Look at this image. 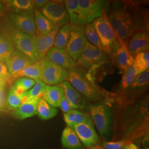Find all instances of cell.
<instances>
[{
  "label": "cell",
  "instance_id": "e575fe53",
  "mask_svg": "<svg viewBox=\"0 0 149 149\" xmlns=\"http://www.w3.org/2000/svg\"><path fill=\"white\" fill-rule=\"evenodd\" d=\"M36 82V81L32 79L23 77L16 80L13 86L18 92L22 94L31 89Z\"/></svg>",
  "mask_w": 149,
  "mask_h": 149
},
{
  "label": "cell",
  "instance_id": "f546056e",
  "mask_svg": "<svg viewBox=\"0 0 149 149\" xmlns=\"http://www.w3.org/2000/svg\"><path fill=\"white\" fill-rule=\"evenodd\" d=\"M72 26L70 23L60 27L56 36L53 47L58 49H64L69 38Z\"/></svg>",
  "mask_w": 149,
  "mask_h": 149
},
{
  "label": "cell",
  "instance_id": "ab89813d",
  "mask_svg": "<svg viewBox=\"0 0 149 149\" xmlns=\"http://www.w3.org/2000/svg\"><path fill=\"white\" fill-rule=\"evenodd\" d=\"M7 102L6 99L5 87L0 88V111H3L5 109Z\"/></svg>",
  "mask_w": 149,
  "mask_h": 149
},
{
  "label": "cell",
  "instance_id": "4dcf8cb0",
  "mask_svg": "<svg viewBox=\"0 0 149 149\" xmlns=\"http://www.w3.org/2000/svg\"><path fill=\"white\" fill-rule=\"evenodd\" d=\"M15 50L11 39L0 33V58L5 61L11 56Z\"/></svg>",
  "mask_w": 149,
  "mask_h": 149
},
{
  "label": "cell",
  "instance_id": "d4e9b609",
  "mask_svg": "<svg viewBox=\"0 0 149 149\" xmlns=\"http://www.w3.org/2000/svg\"><path fill=\"white\" fill-rule=\"evenodd\" d=\"M61 141L65 149H80L82 148V144L74 130L68 125L63 132Z\"/></svg>",
  "mask_w": 149,
  "mask_h": 149
},
{
  "label": "cell",
  "instance_id": "8fae6325",
  "mask_svg": "<svg viewBox=\"0 0 149 149\" xmlns=\"http://www.w3.org/2000/svg\"><path fill=\"white\" fill-rule=\"evenodd\" d=\"M34 14L11 13L7 16V18L14 28L30 36L36 37V27Z\"/></svg>",
  "mask_w": 149,
  "mask_h": 149
},
{
  "label": "cell",
  "instance_id": "836d02e7",
  "mask_svg": "<svg viewBox=\"0 0 149 149\" xmlns=\"http://www.w3.org/2000/svg\"><path fill=\"white\" fill-rule=\"evenodd\" d=\"M136 76L135 70L133 64L123 72L122 78L121 80V88L123 90H125L128 89L133 83Z\"/></svg>",
  "mask_w": 149,
  "mask_h": 149
},
{
  "label": "cell",
  "instance_id": "cb8c5ba5",
  "mask_svg": "<svg viewBox=\"0 0 149 149\" xmlns=\"http://www.w3.org/2000/svg\"><path fill=\"white\" fill-rule=\"evenodd\" d=\"M64 119L68 126L83 123L93 125L88 114L76 109H72L67 113H64Z\"/></svg>",
  "mask_w": 149,
  "mask_h": 149
},
{
  "label": "cell",
  "instance_id": "7a4b0ae2",
  "mask_svg": "<svg viewBox=\"0 0 149 149\" xmlns=\"http://www.w3.org/2000/svg\"><path fill=\"white\" fill-rule=\"evenodd\" d=\"M67 81L87 101L100 103L106 101L108 93L95 83L78 66L67 70Z\"/></svg>",
  "mask_w": 149,
  "mask_h": 149
},
{
  "label": "cell",
  "instance_id": "7c38bea8",
  "mask_svg": "<svg viewBox=\"0 0 149 149\" xmlns=\"http://www.w3.org/2000/svg\"><path fill=\"white\" fill-rule=\"evenodd\" d=\"M69 127L74 130L81 144L86 148H91L100 143V138L94 125L83 123Z\"/></svg>",
  "mask_w": 149,
  "mask_h": 149
},
{
  "label": "cell",
  "instance_id": "8992f818",
  "mask_svg": "<svg viewBox=\"0 0 149 149\" xmlns=\"http://www.w3.org/2000/svg\"><path fill=\"white\" fill-rule=\"evenodd\" d=\"M40 81L46 85H59L67 81V70L55 64L46 57L41 60Z\"/></svg>",
  "mask_w": 149,
  "mask_h": 149
},
{
  "label": "cell",
  "instance_id": "7bdbcfd3",
  "mask_svg": "<svg viewBox=\"0 0 149 149\" xmlns=\"http://www.w3.org/2000/svg\"><path fill=\"white\" fill-rule=\"evenodd\" d=\"M5 10V6L3 5L2 1H0V16L3 13Z\"/></svg>",
  "mask_w": 149,
  "mask_h": 149
},
{
  "label": "cell",
  "instance_id": "6da1fadb",
  "mask_svg": "<svg viewBox=\"0 0 149 149\" xmlns=\"http://www.w3.org/2000/svg\"><path fill=\"white\" fill-rule=\"evenodd\" d=\"M107 17L117 36L125 42L134 33L142 30L131 2H116Z\"/></svg>",
  "mask_w": 149,
  "mask_h": 149
},
{
  "label": "cell",
  "instance_id": "f35d334b",
  "mask_svg": "<svg viewBox=\"0 0 149 149\" xmlns=\"http://www.w3.org/2000/svg\"><path fill=\"white\" fill-rule=\"evenodd\" d=\"M0 77L5 80L6 82L11 80L12 77L9 74L7 66L6 65L5 61L0 58Z\"/></svg>",
  "mask_w": 149,
  "mask_h": 149
},
{
  "label": "cell",
  "instance_id": "ee69618b",
  "mask_svg": "<svg viewBox=\"0 0 149 149\" xmlns=\"http://www.w3.org/2000/svg\"><path fill=\"white\" fill-rule=\"evenodd\" d=\"M6 81L0 77V88L4 87L5 86Z\"/></svg>",
  "mask_w": 149,
  "mask_h": 149
},
{
  "label": "cell",
  "instance_id": "4fadbf2b",
  "mask_svg": "<svg viewBox=\"0 0 149 149\" xmlns=\"http://www.w3.org/2000/svg\"><path fill=\"white\" fill-rule=\"evenodd\" d=\"M128 40V43H126L127 46L129 53L132 56L149 50V37L147 31H137Z\"/></svg>",
  "mask_w": 149,
  "mask_h": 149
},
{
  "label": "cell",
  "instance_id": "484cf974",
  "mask_svg": "<svg viewBox=\"0 0 149 149\" xmlns=\"http://www.w3.org/2000/svg\"><path fill=\"white\" fill-rule=\"evenodd\" d=\"M41 66L42 60H40L25 68L21 71L15 75L13 77L15 79H19L21 77H26L32 79L36 81L40 80Z\"/></svg>",
  "mask_w": 149,
  "mask_h": 149
},
{
  "label": "cell",
  "instance_id": "83f0119b",
  "mask_svg": "<svg viewBox=\"0 0 149 149\" xmlns=\"http://www.w3.org/2000/svg\"><path fill=\"white\" fill-rule=\"evenodd\" d=\"M58 112L56 108L51 106L43 98L38 103L37 114L41 119L46 120L55 117Z\"/></svg>",
  "mask_w": 149,
  "mask_h": 149
},
{
  "label": "cell",
  "instance_id": "ffe728a7",
  "mask_svg": "<svg viewBox=\"0 0 149 149\" xmlns=\"http://www.w3.org/2000/svg\"><path fill=\"white\" fill-rule=\"evenodd\" d=\"M34 17L36 27V36L47 35L52 32L56 27L52 22L43 16L39 10H36Z\"/></svg>",
  "mask_w": 149,
  "mask_h": 149
},
{
  "label": "cell",
  "instance_id": "d6a6232c",
  "mask_svg": "<svg viewBox=\"0 0 149 149\" xmlns=\"http://www.w3.org/2000/svg\"><path fill=\"white\" fill-rule=\"evenodd\" d=\"M85 33L86 38L88 42L91 43L97 48L104 51L97 33L92 23L85 26Z\"/></svg>",
  "mask_w": 149,
  "mask_h": 149
},
{
  "label": "cell",
  "instance_id": "e0dca14e",
  "mask_svg": "<svg viewBox=\"0 0 149 149\" xmlns=\"http://www.w3.org/2000/svg\"><path fill=\"white\" fill-rule=\"evenodd\" d=\"M45 57L52 62L61 66L66 70L76 66V63L64 49H58L53 47L48 51Z\"/></svg>",
  "mask_w": 149,
  "mask_h": 149
},
{
  "label": "cell",
  "instance_id": "52a82bcc",
  "mask_svg": "<svg viewBox=\"0 0 149 149\" xmlns=\"http://www.w3.org/2000/svg\"><path fill=\"white\" fill-rule=\"evenodd\" d=\"M15 49L26 55L33 61H38L36 50V37H32L12 28L10 38Z\"/></svg>",
  "mask_w": 149,
  "mask_h": 149
},
{
  "label": "cell",
  "instance_id": "74e56055",
  "mask_svg": "<svg viewBox=\"0 0 149 149\" xmlns=\"http://www.w3.org/2000/svg\"><path fill=\"white\" fill-rule=\"evenodd\" d=\"M59 108L64 112V113H67L71 110L74 109L73 108L70 104L69 102L67 100L63 92L61 96L59 103Z\"/></svg>",
  "mask_w": 149,
  "mask_h": 149
},
{
  "label": "cell",
  "instance_id": "3957f363",
  "mask_svg": "<svg viewBox=\"0 0 149 149\" xmlns=\"http://www.w3.org/2000/svg\"><path fill=\"white\" fill-rule=\"evenodd\" d=\"M92 23L97 33L104 51L109 56L113 58L120 43L108 19L106 10H103L102 16Z\"/></svg>",
  "mask_w": 149,
  "mask_h": 149
},
{
  "label": "cell",
  "instance_id": "f1b7e54d",
  "mask_svg": "<svg viewBox=\"0 0 149 149\" xmlns=\"http://www.w3.org/2000/svg\"><path fill=\"white\" fill-rule=\"evenodd\" d=\"M133 66L136 76L149 70V50L135 55L134 56Z\"/></svg>",
  "mask_w": 149,
  "mask_h": 149
},
{
  "label": "cell",
  "instance_id": "b9f144b4",
  "mask_svg": "<svg viewBox=\"0 0 149 149\" xmlns=\"http://www.w3.org/2000/svg\"><path fill=\"white\" fill-rule=\"evenodd\" d=\"M124 149H139L138 146L136 145L135 144H128V145Z\"/></svg>",
  "mask_w": 149,
  "mask_h": 149
},
{
  "label": "cell",
  "instance_id": "d6986e66",
  "mask_svg": "<svg viewBox=\"0 0 149 149\" xmlns=\"http://www.w3.org/2000/svg\"><path fill=\"white\" fill-rule=\"evenodd\" d=\"M120 45L114 54L113 58L118 69L123 72L129 66L133 64L134 56L129 53L127 44L117 37Z\"/></svg>",
  "mask_w": 149,
  "mask_h": 149
},
{
  "label": "cell",
  "instance_id": "60d3db41",
  "mask_svg": "<svg viewBox=\"0 0 149 149\" xmlns=\"http://www.w3.org/2000/svg\"><path fill=\"white\" fill-rule=\"evenodd\" d=\"M49 0H34V5L36 6V8L37 10L42 9L45 6L47 5V3L49 2Z\"/></svg>",
  "mask_w": 149,
  "mask_h": 149
},
{
  "label": "cell",
  "instance_id": "9a60e30c",
  "mask_svg": "<svg viewBox=\"0 0 149 149\" xmlns=\"http://www.w3.org/2000/svg\"><path fill=\"white\" fill-rule=\"evenodd\" d=\"M5 61L8 71L12 77L25 68L35 63L17 50H15L11 56Z\"/></svg>",
  "mask_w": 149,
  "mask_h": 149
},
{
  "label": "cell",
  "instance_id": "ba28073f",
  "mask_svg": "<svg viewBox=\"0 0 149 149\" xmlns=\"http://www.w3.org/2000/svg\"><path fill=\"white\" fill-rule=\"evenodd\" d=\"M87 43L85 26H72L69 40L64 50L76 63L85 49Z\"/></svg>",
  "mask_w": 149,
  "mask_h": 149
},
{
  "label": "cell",
  "instance_id": "d590c367",
  "mask_svg": "<svg viewBox=\"0 0 149 149\" xmlns=\"http://www.w3.org/2000/svg\"><path fill=\"white\" fill-rule=\"evenodd\" d=\"M149 70L138 74L133 81L132 85L128 88L129 89H134L139 87H143L149 85Z\"/></svg>",
  "mask_w": 149,
  "mask_h": 149
},
{
  "label": "cell",
  "instance_id": "9c48e42d",
  "mask_svg": "<svg viewBox=\"0 0 149 149\" xmlns=\"http://www.w3.org/2000/svg\"><path fill=\"white\" fill-rule=\"evenodd\" d=\"M107 3L102 0H79L82 24L86 26L101 17Z\"/></svg>",
  "mask_w": 149,
  "mask_h": 149
},
{
  "label": "cell",
  "instance_id": "5b68a950",
  "mask_svg": "<svg viewBox=\"0 0 149 149\" xmlns=\"http://www.w3.org/2000/svg\"><path fill=\"white\" fill-rule=\"evenodd\" d=\"M107 54L87 42L85 49L76 61V66L83 70L90 69L107 63Z\"/></svg>",
  "mask_w": 149,
  "mask_h": 149
},
{
  "label": "cell",
  "instance_id": "7dc6e473",
  "mask_svg": "<svg viewBox=\"0 0 149 149\" xmlns=\"http://www.w3.org/2000/svg\"></svg>",
  "mask_w": 149,
  "mask_h": 149
},
{
  "label": "cell",
  "instance_id": "30bf717a",
  "mask_svg": "<svg viewBox=\"0 0 149 149\" xmlns=\"http://www.w3.org/2000/svg\"><path fill=\"white\" fill-rule=\"evenodd\" d=\"M40 11L56 26L61 27L70 23L69 17L65 7L60 2L49 1Z\"/></svg>",
  "mask_w": 149,
  "mask_h": 149
},
{
  "label": "cell",
  "instance_id": "bcb514c9",
  "mask_svg": "<svg viewBox=\"0 0 149 149\" xmlns=\"http://www.w3.org/2000/svg\"><path fill=\"white\" fill-rule=\"evenodd\" d=\"M101 149H102V148H101Z\"/></svg>",
  "mask_w": 149,
  "mask_h": 149
},
{
  "label": "cell",
  "instance_id": "277c9868",
  "mask_svg": "<svg viewBox=\"0 0 149 149\" xmlns=\"http://www.w3.org/2000/svg\"><path fill=\"white\" fill-rule=\"evenodd\" d=\"M91 118L97 130L102 137L109 135L112 126V109L107 102L90 105Z\"/></svg>",
  "mask_w": 149,
  "mask_h": 149
},
{
  "label": "cell",
  "instance_id": "7402d4cb",
  "mask_svg": "<svg viewBox=\"0 0 149 149\" xmlns=\"http://www.w3.org/2000/svg\"><path fill=\"white\" fill-rule=\"evenodd\" d=\"M64 2L69 17L70 24L74 26H84L81 17L79 0H66Z\"/></svg>",
  "mask_w": 149,
  "mask_h": 149
},
{
  "label": "cell",
  "instance_id": "2e32d148",
  "mask_svg": "<svg viewBox=\"0 0 149 149\" xmlns=\"http://www.w3.org/2000/svg\"><path fill=\"white\" fill-rule=\"evenodd\" d=\"M60 27L56 26L53 30L47 35L36 36V50L38 61L45 57L48 51L53 47L56 36Z\"/></svg>",
  "mask_w": 149,
  "mask_h": 149
},
{
  "label": "cell",
  "instance_id": "ac0fdd59",
  "mask_svg": "<svg viewBox=\"0 0 149 149\" xmlns=\"http://www.w3.org/2000/svg\"><path fill=\"white\" fill-rule=\"evenodd\" d=\"M5 8L17 14H34L36 10L32 0H5L2 1Z\"/></svg>",
  "mask_w": 149,
  "mask_h": 149
},
{
  "label": "cell",
  "instance_id": "603a6c76",
  "mask_svg": "<svg viewBox=\"0 0 149 149\" xmlns=\"http://www.w3.org/2000/svg\"><path fill=\"white\" fill-rule=\"evenodd\" d=\"M38 103L23 102L19 106L13 110L12 116L18 119H25L37 114Z\"/></svg>",
  "mask_w": 149,
  "mask_h": 149
},
{
  "label": "cell",
  "instance_id": "f6af8a7d",
  "mask_svg": "<svg viewBox=\"0 0 149 149\" xmlns=\"http://www.w3.org/2000/svg\"><path fill=\"white\" fill-rule=\"evenodd\" d=\"M101 149V148H99L97 146H93V147H91V148H89L88 149Z\"/></svg>",
  "mask_w": 149,
  "mask_h": 149
},
{
  "label": "cell",
  "instance_id": "8d00e7d4",
  "mask_svg": "<svg viewBox=\"0 0 149 149\" xmlns=\"http://www.w3.org/2000/svg\"><path fill=\"white\" fill-rule=\"evenodd\" d=\"M128 144L125 141L109 142L106 141L103 144V146L105 149H122L128 145Z\"/></svg>",
  "mask_w": 149,
  "mask_h": 149
},
{
  "label": "cell",
  "instance_id": "44dd1931",
  "mask_svg": "<svg viewBox=\"0 0 149 149\" xmlns=\"http://www.w3.org/2000/svg\"><path fill=\"white\" fill-rule=\"evenodd\" d=\"M63 92V89L59 85H46L43 91L42 98L51 106L57 108L59 107V101Z\"/></svg>",
  "mask_w": 149,
  "mask_h": 149
},
{
  "label": "cell",
  "instance_id": "1f68e13d",
  "mask_svg": "<svg viewBox=\"0 0 149 149\" xmlns=\"http://www.w3.org/2000/svg\"><path fill=\"white\" fill-rule=\"evenodd\" d=\"M7 106L10 110H14L23 102L22 94L19 93L13 86L9 91L6 99Z\"/></svg>",
  "mask_w": 149,
  "mask_h": 149
},
{
  "label": "cell",
  "instance_id": "5bb4252c",
  "mask_svg": "<svg viewBox=\"0 0 149 149\" xmlns=\"http://www.w3.org/2000/svg\"><path fill=\"white\" fill-rule=\"evenodd\" d=\"M64 90V94L70 104L74 109H81L86 111L89 109L88 101L68 81H64L59 85Z\"/></svg>",
  "mask_w": 149,
  "mask_h": 149
},
{
  "label": "cell",
  "instance_id": "4316f807",
  "mask_svg": "<svg viewBox=\"0 0 149 149\" xmlns=\"http://www.w3.org/2000/svg\"><path fill=\"white\" fill-rule=\"evenodd\" d=\"M46 85L40 80L36 81V84L31 89L22 93L23 102L37 103L42 98L43 91Z\"/></svg>",
  "mask_w": 149,
  "mask_h": 149
}]
</instances>
